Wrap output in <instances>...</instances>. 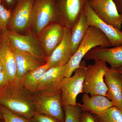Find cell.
Instances as JSON below:
<instances>
[{"label": "cell", "mask_w": 122, "mask_h": 122, "mask_svg": "<svg viewBox=\"0 0 122 122\" xmlns=\"http://www.w3.org/2000/svg\"><path fill=\"white\" fill-rule=\"evenodd\" d=\"M0 105L28 120L35 113L34 94L16 79L0 91Z\"/></svg>", "instance_id": "cell-1"}, {"label": "cell", "mask_w": 122, "mask_h": 122, "mask_svg": "<svg viewBox=\"0 0 122 122\" xmlns=\"http://www.w3.org/2000/svg\"><path fill=\"white\" fill-rule=\"evenodd\" d=\"M97 46L110 48L112 46L106 36L100 29L90 26L76 52L66 64L65 77H69L72 76L75 70L79 66L86 54L92 49Z\"/></svg>", "instance_id": "cell-2"}, {"label": "cell", "mask_w": 122, "mask_h": 122, "mask_svg": "<svg viewBox=\"0 0 122 122\" xmlns=\"http://www.w3.org/2000/svg\"><path fill=\"white\" fill-rule=\"evenodd\" d=\"M59 22L56 0H35L33 5L30 28L38 37L44 29Z\"/></svg>", "instance_id": "cell-3"}, {"label": "cell", "mask_w": 122, "mask_h": 122, "mask_svg": "<svg viewBox=\"0 0 122 122\" xmlns=\"http://www.w3.org/2000/svg\"><path fill=\"white\" fill-rule=\"evenodd\" d=\"M93 65L86 66L82 93L99 95L106 97L108 88L105 83L104 76L108 67L106 62L101 60L95 61Z\"/></svg>", "instance_id": "cell-4"}, {"label": "cell", "mask_w": 122, "mask_h": 122, "mask_svg": "<svg viewBox=\"0 0 122 122\" xmlns=\"http://www.w3.org/2000/svg\"><path fill=\"white\" fill-rule=\"evenodd\" d=\"M86 69L85 60L82 61L79 66L75 70L73 76L65 77L62 82L61 101L62 107L75 106L77 96L82 93V87Z\"/></svg>", "instance_id": "cell-5"}, {"label": "cell", "mask_w": 122, "mask_h": 122, "mask_svg": "<svg viewBox=\"0 0 122 122\" xmlns=\"http://www.w3.org/2000/svg\"><path fill=\"white\" fill-rule=\"evenodd\" d=\"M13 48L29 55L42 63H46V56L38 38L32 33L25 35L5 30Z\"/></svg>", "instance_id": "cell-6"}, {"label": "cell", "mask_w": 122, "mask_h": 122, "mask_svg": "<svg viewBox=\"0 0 122 122\" xmlns=\"http://www.w3.org/2000/svg\"><path fill=\"white\" fill-rule=\"evenodd\" d=\"M35 113L43 114L64 122L65 114L61 101V90L56 93L34 94Z\"/></svg>", "instance_id": "cell-7"}, {"label": "cell", "mask_w": 122, "mask_h": 122, "mask_svg": "<svg viewBox=\"0 0 122 122\" xmlns=\"http://www.w3.org/2000/svg\"><path fill=\"white\" fill-rule=\"evenodd\" d=\"M35 0H18L7 29L20 34L30 28Z\"/></svg>", "instance_id": "cell-8"}, {"label": "cell", "mask_w": 122, "mask_h": 122, "mask_svg": "<svg viewBox=\"0 0 122 122\" xmlns=\"http://www.w3.org/2000/svg\"><path fill=\"white\" fill-rule=\"evenodd\" d=\"M89 0H56L59 22L71 30Z\"/></svg>", "instance_id": "cell-9"}, {"label": "cell", "mask_w": 122, "mask_h": 122, "mask_svg": "<svg viewBox=\"0 0 122 122\" xmlns=\"http://www.w3.org/2000/svg\"><path fill=\"white\" fill-rule=\"evenodd\" d=\"M88 4L101 20L121 30L122 15L119 13L113 0H89Z\"/></svg>", "instance_id": "cell-10"}, {"label": "cell", "mask_w": 122, "mask_h": 122, "mask_svg": "<svg viewBox=\"0 0 122 122\" xmlns=\"http://www.w3.org/2000/svg\"><path fill=\"white\" fill-rule=\"evenodd\" d=\"M66 69V65L49 68L42 78L38 86L37 93L50 94L60 91Z\"/></svg>", "instance_id": "cell-11"}, {"label": "cell", "mask_w": 122, "mask_h": 122, "mask_svg": "<svg viewBox=\"0 0 122 122\" xmlns=\"http://www.w3.org/2000/svg\"><path fill=\"white\" fill-rule=\"evenodd\" d=\"M84 11L89 26L100 29L106 36L113 47L122 45V30L107 24L96 15L88 2L85 5Z\"/></svg>", "instance_id": "cell-12"}, {"label": "cell", "mask_w": 122, "mask_h": 122, "mask_svg": "<svg viewBox=\"0 0 122 122\" xmlns=\"http://www.w3.org/2000/svg\"><path fill=\"white\" fill-rule=\"evenodd\" d=\"M65 30V26L59 22H55L44 29L38 36V38L46 57L51 55L61 43L64 36Z\"/></svg>", "instance_id": "cell-13"}, {"label": "cell", "mask_w": 122, "mask_h": 122, "mask_svg": "<svg viewBox=\"0 0 122 122\" xmlns=\"http://www.w3.org/2000/svg\"><path fill=\"white\" fill-rule=\"evenodd\" d=\"M83 58L105 61L110 64L111 68L117 69L122 66V45L111 48L94 47L86 54Z\"/></svg>", "instance_id": "cell-14"}, {"label": "cell", "mask_w": 122, "mask_h": 122, "mask_svg": "<svg viewBox=\"0 0 122 122\" xmlns=\"http://www.w3.org/2000/svg\"><path fill=\"white\" fill-rule=\"evenodd\" d=\"M0 62L3 71L10 81H14L16 77L17 66L13 48L5 30H2L0 46Z\"/></svg>", "instance_id": "cell-15"}, {"label": "cell", "mask_w": 122, "mask_h": 122, "mask_svg": "<svg viewBox=\"0 0 122 122\" xmlns=\"http://www.w3.org/2000/svg\"><path fill=\"white\" fill-rule=\"evenodd\" d=\"M104 80L108 88L107 97L114 106L122 110V75L117 69L108 68Z\"/></svg>", "instance_id": "cell-16"}, {"label": "cell", "mask_w": 122, "mask_h": 122, "mask_svg": "<svg viewBox=\"0 0 122 122\" xmlns=\"http://www.w3.org/2000/svg\"><path fill=\"white\" fill-rule=\"evenodd\" d=\"M71 30L65 27L63 39L53 51L49 57L46 58V62L51 67L61 66L66 65L72 55L71 47Z\"/></svg>", "instance_id": "cell-17"}, {"label": "cell", "mask_w": 122, "mask_h": 122, "mask_svg": "<svg viewBox=\"0 0 122 122\" xmlns=\"http://www.w3.org/2000/svg\"><path fill=\"white\" fill-rule=\"evenodd\" d=\"M81 101L82 104H80V106L82 112H87L98 116L102 115L110 107L114 106L111 100L99 95L90 97L87 94L84 93Z\"/></svg>", "instance_id": "cell-18"}, {"label": "cell", "mask_w": 122, "mask_h": 122, "mask_svg": "<svg viewBox=\"0 0 122 122\" xmlns=\"http://www.w3.org/2000/svg\"><path fill=\"white\" fill-rule=\"evenodd\" d=\"M13 48L17 70L16 80L20 81L28 72L45 64L29 55Z\"/></svg>", "instance_id": "cell-19"}, {"label": "cell", "mask_w": 122, "mask_h": 122, "mask_svg": "<svg viewBox=\"0 0 122 122\" xmlns=\"http://www.w3.org/2000/svg\"><path fill=\"white\" fill-rule=\"evenodd\" d=\"M89 26L84 10L71 30V47L72 56L83 40Z\"/></svg>", "instance_id": "cell-20"}, {"label": "cell", "mask_w": 122, "mask_h": 122, "mask_svg": "<svg viewBox=\"0 0 122 122\" xmlns=\"http://www.w3.org/2000/svg\"><path fill=\"white\" fill-rule=\"evenodd\" d=\"M51 67L47 62L30 71L20 80L22 85L26 89L33 94L37 93V89L42 76Z\"/></svg>", "instance_id": "cell-21"}, {"label": "cell", "mask_w": 122, "mask_h": 122, "mask_svg": "<svg viewBox=\"0 0 122 122\" xmlns=\"http://www.w3.org/2000/svg\"><path fill=\"white\" fill-rule=\"evenodd\" d=\"M93 115L97 122H122V110L114 106L102 115Z\"/></svg>", "instance_id": "cell-22"}, {"label": "cell", "mask_w": 122, "mask_h": 122, "mask_svg": "<svg viewBox=\"0 0 122 122\" xmlns=\"http://www.w3.org/2000/svg\"><path fill=\"white\" fill-rule=\"evenodd\" d=\"M63 107L65 111L64 122H80L82 112L80 103L75 106H67Z\"/></svg>", "instance_id": "cell-23"}, {"label": "cell", "mask_w": 122, "mask_h": 122, "mask_svg": "<svg viewBox=\"0 0 122 122\" xmlns=\"http://www.w3.org/2000/svg\"><path fill=\"white\" fill-rule=\"evenodd\" d=\"M0 109L4 122H30L25 118L14 113L2 105H0Z\"/></svg>", "instance_id": "cell-24"}, {"label": "cell", "mask_w": 122, "mask_h": 122, "mask_svg": "<svg viewBox=\"0 0 122 122\" xmlns=\"http://www.w3.org/2000/svg\"><path fill=\"white\" fill-rule=\"evenodd\" d=\"M12 15L11 10L5 8L0 0V29L2 30L7 29Z\"/></svg>", "instance_id": "cell-25"}, {"label": "cell", "mask_w": 122, "mask_h": 122, "mask_svg": "<svg viewBox=\"0 0 122 122\" xmlns=\"http://www.w3.org/2000/svg\"><path fill=\"white\" fill-rule=\"evenodd\" d=\"M30 122H61L52 117L43 114L35 113L29 120Z\"/></svg>", "instance_id": "cell-26"}, {"label": "cell", "mask_w": 122, "mask_h": 122, "mask_svg": "<svg viewBox=\"0 0 122 122\" xmlns=\"http://www.w3.org/2000/svg\"><path fill=\"white\" fill-rule=\"evenodd\" d=\"M80 122H97L94 115L87 112H82Z\"/></svg>", "instance_id": "cell-27"}, {"label": "cell", "mask_w": 122, "mask_h": 122, "mask_svg": "<svg viewBox=\"0 0 122 122\" xmlns=\"http://www.w3.org/2000/svg\"><path fill=\"white\" fill-rule=\"evenodd\" d=\"M10 81L4 71L0 73V91L7 86Z\"/></svg>", "instance_id": "cell-28"}, {"label": "cell", "mask_w": 122, "mask_h": 122, "mask_svg": "<svg viewBox=\"0 0 122 122\" xmlns=\"http://www.w3.org/2000/svg\"><path fill=\"white\" fill-rule=\"evenodd\" d=\"M18 0H2V4L4 6H6L5 8L9 10H11V8H15L16 4Z\"/></svg>", "instance_id": "cell-29"}, {"label": "cell", "mask_w": 122, "mask_h": 122, "mask_svg": "<svg viewBox=\"0 0 122 122\" xmlns=\"http://www.w3.org/2000/svg\"><path fill=\"white\" fill-rule=\"evenodd\" d=\"M119 13L122 15V0H113Z\"/></svg>", "instance_id": "cell-30"}, {"label": "cell", "mask_w": 122, "mask_h": 122, "mask_svg": "<svg viewBox=\"0 0 122 122\" xmlns=\"http://www.w3.org/2000/svg\"><path fill=\"white\" fill-rule=\"evenodd\" d=\"M2 30L1 29H0V46L1 42V34H2Z\"/></svg>", "instance_id": "cell-31"}, {"label": "cell", "mask_w": 122, "mask_h": 122, "mask_svg": "<svg viewBox=\"0 0 122 122\" xmlns=\"http://www.w3.org/2000/svg\"><path fill=\"white\" fill-rule=\"evenodd\" d=\"M3 119V116H2V113L0 109V120Z\"/></svg>", "instance_id": "cell-32"}, {"label": "cell", "mask_w": 122, "mask_h": 122, "mask_svg": "<svg viewBox=\"0 0 122 122\" xmlns=\"http://www.w3.org/2000/svg\"><path fill=\"white\" fill-rule=\"evenodd\" d=\"M118 71L121 73V74L122 75V66L120 67V68H117Z\"/></svg>", "instance_id": "cell-33"}, {"label": "cell", "mask_w": 122, "mask_h": 122, "mask_svg": "<svg viewBox=\"0 0 122 122\" xmlns=\"http://www.w3.org/2000/svg\"><path fill=\"white\" fill-rule=\"evenodd\" d=\"M3 71V68H2V65H1V64L0 62V73Z\"/></svg>", "instance_id": "cell-34"}, {"label": "cell", "mask_w": 122, "mask_h": 122, "mask_svg": "<svg viewBox=\"0 0 122 122\" xmlns=\"http://www.w3.org/2000/svg\"><path fill=\"white\" fill-rule=\"evenodd\" d=\"M0 122H4V120L3 119H2V120H0Z\"/></svg>", "instance_id": "cell-35"}]
</instances>
